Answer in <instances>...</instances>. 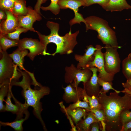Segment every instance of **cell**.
I'll return each mask as SVG.
<instances>
[{"mask_svg":"<svg viewBox=\"0 0 131 131\" xmlns=\"http://www.w3.org/2000/svg\"><path fill=\"white\" fill-rule=\"evenodd\" d=\"M121 96L115 91L106 93L100 92L97 97L102 106L105 118L106 130L120 131L122 125L120 121V116L124 111L131 109V95L126 92Z\"/></svg>","mask_w":131,"mask_h":131,"instance_id":"obj_1","label":"cell"},{"mask_svg":"<svg viewBox=\"0 0 131 131\" xmlns=\"http://www.w3.org/2000/svg\"><path fill=\"white\" fill-rule=\"evenodd\" d=\"M22 76L20 82L13 81L11 83L12 86L21 87L22 89V94L25 99L24 103L28 107L31 106L33 108L34 115L39 119L41 123L44 130L47 131L44 122L41 116L42 110L41 99L46 95L49 94L50 92L49 88L48 87L41 85L38 89H33L31 87L33 85L31 77L28 74V71H22L19 69Z\"/></svg>","mask_w":131,"mask_h":131,"instance_id":"obj_2","label":"cell"},{"mask_svg":"<svg viewBox=\"0 0 131 131\" xmlns=\"http://www.w3.org/2000/svg\"><path fill=\"white\" fill-rule=\"evenodd\" d=\"M46 25L50 30L51 32L49 34L46 35L42 34L38 31L36 33L40 41L44 46L46 50L49 43H53L56 45L55 51L52 54L49 53L48 55L54 56L57 53L63 55L69 54L72 53L74 47L78 43L76 38L79 33V31L72 33L70 30L65 35L62 36L58 33L59 28V25L58 23L48 21Z\"/></svg>","mask_w":131,"mask_h":131,"instance_id":"obj_3","label":"cell"},{"mask_svg":"<svg viewBox=\"0 0 131 131\" xmlns=\"http://www.w3.org/2000/svg\"><path fill=\"white\" fill-rule=\"evenodd\" d=\"M86 30L96 31L98 38L105 45L120 48L118 46L115 33L109 26L106 20L97 16H92L85 18Z\"/></svg>","mask_w":131,"mask_h":131,"instance_id":"obj_4","label":"cell"},{"mask_svg":"<svg viewBox=\"0 0 131 131\" xmlns=\"http://www.w3.org/2000/svg\"><path fill=\"white\" fill-rule=\"evenodd\" d=\"M0 52L1 58L0 60V86L6 83L11 85L13 82L19 81L22 75L17 66L6 51L0 50Z\"/></svg>","mask_w":131,"mask_h":131,"instance_id":"obj_5","label":"cell"},{"mask_svg":"<svg viewBox=\"0 0 131 131\" xmlns=\"http://www.w3.org/2000/svg\"><path fill=\"white\" fill-rule=\"evenodd\" d=\"M65 81L66 83H71L73 87H77L81 82L84 83L91 77L92 73L89 68H82L76 67L72 64L65 68Z\"/></svg>","mask_w":131,"mask_h":131,"instance_id":"obj_6","label":"cell"},{"mask_svg":"<svg viewBox=\"0 0 131 131\" xmlns=\"http://www.w3.org/2000/svg\"><path fill=\"white\" fill-rule=\"evenodd\" d=\"M106 51L104 53L105 68L108 73L115 75L120 69L121 60L117 49L120 48L110 45H105Z\"/></svg>","mask_w":131,"mask_h":131,"instance_id":"obj_7","label":"cell"},{"mask_svg":"<svg viewBox=\"0 0 131 131\" xmlns=\"http://www.w3.org/2000/svg\"><path fill=\"white\" fill-rule=\"evenodd\" d=\"M17 46L20 49H27L29 52L27 56L31 60H33L35 57L40 55L45 56L48 53L44 46L38 40L31 38H24L19 40Z\"/></svg>","mask_w":131,"mask_h":131,"instance_id":"obj_8","label":"cell"},{"mask_svg":"<svg viewBox=\"0 0 131 131\" xmlns=\"http://www.w3.org/2000/svg\"><path fill=\"white\" fill-rule=\"evenodd\" d=\"M95 47L97 49L95 53L94 59L86 66L85 68H97L99 73L98 77L105 81L112 82L114 75L108 73L105 70L104 53L101 50L103 48L99 45H97Z\"/></svg>","mask_w":131,"mask_h":131,"instance_id":"obj_9","label":"cell"},{"mask_svg":"<svg viewBox=\"0 0 131 131\" xmlns=\"http://www.w3.org/2000/svg\"><path fill=\"white\" fill-rule=\"evenodd\" d=\"M58 4L60 9L69 8L72 10L74 14V17L69 22V24L71 26L76 24H80L83 22L85 24L86 23L82 15L78 12L79 8L82 6L84 7L85 3L84 0H59Z\"/></svg>","mask_w":131,"mask_h":131,"instance_id":"obj_10","label":"cell"},{"mask_svg":"<svg viewBox=\"0 0 131 131\" xmlns=\"http://www.w3.org/2000/svg\"><path fill=\"white\" fill-rule=\"evenodd\" d=\"M5 111L10 112L16 115L15 120H19L23 116L27 107L25 103L22 104L18 101L14 97L11 91L9 90L5 100Z\"/></svg>","mask_w":131,"mask_h":131,"instance_id":"obj_11","label":"cell"},{"mask_svg":"<svg viewBox=\"0 0 131 131\" xmlns=\"http://www.w3.org/2000/svg\"><path fill=\"white\" fill-rule=\"evenodd\" d=\"M28 9L27 13L25 15L17 16L19 27L25 28L28 31L36 32L33 27L34 23L36 21L41 20L42 18L41 14L31 7H27Z\"/></svg>","mask_w":131,"mask_h":131,"instance_id":"obj_12","label":"cell"},{"mask_svg":"<svg viewBox=\"0 0 131 131\" xmlns=\"http://www.w3.org/2000/svg\"><path fill=\"white\" fill-rule=\"evenodd\" d=\"M5 11L7 17L0 22V37L15 31L19 27L17 17L10 11Z\"/></svg>","mask_w":131,"mask_h":131,"instance_id":"obj_13","label":"cell"},{"mask_svg":"<svg viewBox=\"0 0 131 131\" xmlns=\"http://www.w3.org/2000/svg\"><path fill=\"white\" fill-rule=\"evenodd\" d=\"M92 73L90 79L84 83H83L84 89L88 95L97 97L99 94L100 90V85L98 82V76L97 72L98 70L97 68L92 67L89 68Z\"/></svg>","mask_w":131,"mask_h":131,"instance_id":"obj_14","label":"cell"},{"mask_svg":"<svg viewBox=\"0 0 131 131\" xmlns=\"http://www.w3.org/2000/svg\"><path fill=\"white\" fill-rule=\"evenodd\" d=\"M65 93L64 99L67 102H76L78 100L83 99L86 93L84 89L74 87L69 84L65 88H63Z\"/></svg>","mask_w":131,"mask_h":131,"instance_id":"obj_15","label":"cell"},{"mask_svg":"<svg viewBox=\"0 0 131 131\" xmlns=\"http://www.w3.org/2000/svg\"><path fill=\"white\" fill-rule=\"evenodd\" d=\"M97 48L92 45L87 46V49L85 50V53L83 55L75 54L74 57L78 61L77 67L82 68H85L86 66L94 60L95 53Z\"/></svg>","mask_w":131,"mask_h":131,"instance_id":"obj_16","label":"cell"},{"mask_svg":"<svg viewBox=\"0 0 131 131\" xmlns=\"http://www.w3.org/2000/svg\"><path fill=\"white\" fill-rule=\"evenodd\" d=\"M102 7L106 11L111 12L131 8V6L126 0H109L107 4Z\"/></svg>","mask_w":131,"mask_h":131,"instance_id":"obj_17","label":"cell"},{"mask_svg":"<svg viewBox=\"0 0 131 131\" xmlns=\"http://www.w3.org/2000/svg\"><path fill=\"white\" fill-rule=\"evenodd\" d=\"M28 53L27 49L21 50L18 48L9 55L14 63L18 66L20 70L26 71L27 70L25 68L23 65L24 57L27 56Z\"/></svg>","mask_w":131,"mask_h":131,"instance_id":"obj_18","label":"cell"},{"mask_svg":"<svg viewBox=\"0 0 131 131\" xmlns=\"http://www.w3.org/2000/svg\"><path fill=\"white\" fill-rule=\"evenodd\" d=\"M100 122L96 118L94 114L89 111L87 117L77 125L78 129L80 131H88L90 130L91 124L94 122Z\"/></svg>","mask_w":131,"mask_h":131,"instance_id":"obj_19","label":"cell"},{"mask_svg":"<svg viewBox=\"0 0 131 131\" xmlns=\"http://www.w3.org/2000/svg\"><path fill=\"white\" fill-rule=\"evenodd\" d=\"M24 114L25 115V117L24 118H22L19 120H15L13 122H4L0 121V126H8L12 127L15 131H23V130L22 126L23 123L24 121L28 119L30 115L29 112L27 109L25 111Z\"/></svg>","mask_w":131,"mask_h":131,"instance_id":"obj_20","label":"cell"},{"mask_svg":"<svg viewBox=\"0 0 131 131\" xmlns=\"http://www.w3.org/2000/svg\"><path fill=\"white\" fill-rule=\"evenodd\" d=\"M65 110L66 114L71 117L76 125L86 114L85 110L82 108H77L72 110L66 108Z\"/></svg>","mask_w":131,"mask_h":131,"instance_id":"obj_21","label":"cell"},{"mask_svg":"<svg viewBox=\"0 0 131 131\" xmlns=\"http://www.w3.org/2000/svg\"><path fill=\"white\" fill-rule=\"evenodd\" d=\"M28 11L25 0H16L15 2L12 13L16 17L26 14Z\"/></svg>","mask_w":131,"mask_h":131,"instance_id":"obj_22","label":"cell"},{"mask_svg":"<svg viewBox=\"0 0 131 131\" xmlns=\"http://www.w3.org/2000/svg\"><path fill=\"white\" fill-rule=\"evenodd\" d=\"M19 41L11 40L4 36L0 37V50L5 51L12 47L17 46Z\"/></svg>","mask_w":131,"mask_h":131,"instance_id":"obj_23","label":"cell"},{"mask_svg":"<svg viewBox=\"0 0 131 131\" xmlns=\"http://www.w3.org/2000/svg\"><path fill=\"white\" fill-rule=\"evenodd\" d=\"M12 86L9 84L6 83L0 86V111H5V105L3 104L4 98L7 96L10 89Z\"/></svg>","mask_w":131,"mask_h":131,"instance_id":"obj_24","label":"cell"},{"mask_svg":"<svg viewBox=\"0 0 131 131\" xmlns=\"http://www.w3.org/2000/svg\"><path fill=\"white\" fill-rule=\"evenodd\" d=\"M122 72L127 79L131 77V58L128 57L122 62Z\"/></svg>","mask_w":131,"mask_h":131,"instance_id":"obj_25","label":"cell"},{"mask_svg":"<svg viewBox=\"0 0 131 131\" xmlns=\"http://www.w3.org/2000/svg\"><path fill=\"white\" fill-rule=\"evenodd\" d=\"M83 100L84 101L88 102L91 110L93 109H102L101 104L99 103L97 98L94 96L90 97L86 93Z\"/></svg>","mask_w":131,"mask_h":131,"instance_id":"obj_26","label":"cell"},{"mask_svg":"<svg viewBox=\"0 0 131 131\" xmlns=\"http://www.w3.org/2000/svg\"><path fill=\"white\" fill-rule=\"evenodd\" d=\"M94 114L96 118L101 123L102 127V131H106V124L105 114L102 109H91L90 111Z\"/></svg>","mask_w":131,"mask_h":131,"instance_id":"obj_27","label":"cell"},{"mask_svg":"<svg viewBox=\"0 0 131 131\" xmlns=\"http://www.w3.org/2000/svg\"><path fill=\"white\" fill-rule=\"evenodd\" d=\"M98 82L100 86L102 87V89L100 90V92L106 93L110 90H113L119 94L121 92L116 90L113 88L112 82L105 81L98 77Z\"/></svg>","mask_w":131,"mask_h":131,"instance_id":"obj_28","label":"cell"},{"mask_svg":"<svg viewBox=\"0 0 131 131\" xmlns=\"http://www.w3.org/2000/svg\"><path fill=\"white\" fill-rule=\"evenodd\" d=\"M50 0V3L49 6L46 7L41 6V8L44 11H50L54 15H57L59 13L60 9L58 3L59 0Z\"/></svg>","mask_w":131,"mask_h":131,"instance_id":"obj_29","label":"cell"},{"mask_svg":"<svg viewBox=\"0 0 131 131\" xmlns=\"http://www.w3.org/2000/svg\"><path fill=\"white\" fill-rule=\"evenodd\" d=\"M28 31L27 30L23 27H18L15 31L6 34L3 36L11 40H19L20 34L22 33H25Z\"/></svg>","mask_w":131,"mask_h":131,"instance_id":"obj_30","label":"cell"},{"mask_svg":"<svg viewBox=\"0 0 131 131\" xmlns=\"http://www.w3.org/2000/svg\"><path fill=\"white\" fill-rule=\"evenodd\" d=\"M84 101H82L80 100H78L74 103L70 105L67 108L72 110L78 107L84 108L87 111H90L91 108L89 105L88 102Z\"/></svg>","mask_w":131,"mask_h":131,"instance_id":"obj_31","label":"cell"},{"mask_svg":"<svg viewBox=\"0 0 131 131\" xmlns=\"http://www.w3.org/2000/svg\"><path fill=\"white\" fill-rule=\"evenodd\" d=\"M16 0H0V9L12 11L14 4Z\"/></svg>","mask_w":131,"mask_h":131,"instance_id":"obj_32","label":"cell"},{"mask_svg":"<svg viewBox=\"0 0 131 131\" xmlns=\"http://www.w3.org/2000/svg\"><path fill=\"white\" fill-rule=\"evenodd\" d=\"M120 121L123 126L131 121V111L126 110L123 111L120 116Z\"/></svg>","mask_w":131,"mask_h":131,"instance_id":"obj_33","label":"cell"},{"mask_svg":"<svg viewBox=\"0 0 131 131\" xmlns=\"http://www.w3.org/2000/svg\"><path fill=\"white\" fill-rule=\"evenodd\" d=\"M85 3L84 7H88L95 4H98L102 7L106 5L109 0H84Z\"/></svg>","mask_w":131,"mask_h":131,"instance_id":"obj_34","label":"cell"},{"mask_svg":"<svg viewBox=\"0 0 131 131\" xmlns=\"http://www.w3.org/2000/svg\"><path fill=\"white\" fill-rule=\"evenodd\" d=\"M48 0H37V2L35 6L34 9L41 14L40 9L41 5L42 4L45 3Z\"/></svg>","mask_w":131,"mask_h":131,"instance_id":"obj_35","label":"cell"},{"mask_svg":"<svg viewBox=\"0 0 131 131\" xmlns=\"http://www.w3.org/2000/svg\"><path fill=\"white\" fill-rule=\"evenodd\" d=\"M122 84L124 88L131 90V77L127 79L125 82L122 83Z\"/></svg>","mask_w":131,"mask_h":131,"instance_id":"obj_36","label":"cell"},{"mask_svg":"<svg viewBox=\"0 0 131 131\" xmlns=\"http://www.w3.org/2000/svg\"><path fill=\"white\" fill-rule=\"evenodd\" d=\"M99 122H94L92 123L90 125L91 127L90 131H99L100 128L99 123Z\"/></svg>","mask_w":131,"mask_h":131,"instance_id":"obj_37","label":"cell"},{"mask_svg":"<svg viewBox=\"0 0 131 131\" xmlns=\"http://www.w3.org/2000/svg\"><path fill=\"white\" fill-rule=\"evenodd\" d=\"M131 128V121L125 123L122 126L121 131H127Z\"/></svg>","mask_w":131,"mask_h":131,"instance_id":"obj_38","label":"cell"},{"mask_svg":"<svg viewBox=\"0 0 131 131\" xmlns=\"http://www.w3.org/2000/svg\"><path fill=\"white\" fill-rule=\"evenodd\" d=\"M6 15L5 10L0 9V20H4L6 18Z\"/></svg>","mask_w":131,"mask_h":131,"instance_id":"obj_39","label":"cell"},{"mask_svg":"<svg viewBox=\"0 0 131 131\" xmlns=\"http://www.w3.org/2000/svg\"><path fill=\"white\" fill-rule=\"evenodd\" d=\"M122 91L123 93L126 92L131 95V90H129L127 89L124 88L123 90Z\"/></svg>","mask_w":131,"mask_h":131,"instance_id":"obj_40","label":"cell"},{"mask_svg":"<svg viewBox=\"0 0 131 131\" xmlns=\"http://www.w3.org/2000/svg\"><path fill=\"white\" fill-rule=\"evenodd\" d=\"M128 57L131 58V53H130L128 55Z\"/></svg>","mask_w":131,"mask_h":131,"instance_id":"obj_41","label":"cell"}]
</instances>
